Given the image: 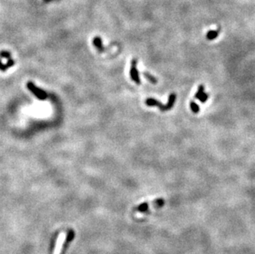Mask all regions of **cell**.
<instances>
[{
  "label": "cell",
  "instance_id": "1",
  "mask_svg": "<svg viewBox=\"0 0 255 254\" xmlns=\"http://www.w3.org/2000/svg\"><path fill=\"white\" fill-rule=\"evenodd\" d=\"M165 204V201L163 198H159V199L155 200L152 202H144L137 206V207L135 208V210L137 212H145L149 209L150 206H153V207L155 208H161L163 207V205Z\"/></svg>",
  "mask_w": 255,
  "mask_h": 254
},
{
  "label": "cell",
  "instance_id": "2",
  "mask_svg": "<svg viewBox=\"0 0 255 254\" xmlns=\"http://www.w3.org/2000/svg\"><path fill=\"white\" fill-rule=\"evenodd\" d=\"M26 87H27V89H28L30 92H32L39 100L43 101V100H45L47 98V97H48L47 92H45L44 90H42V89L37 88L32 82H28L26 83Z\"/></svg>",
  "mask_w": 255,
  "mask_h": 254
},
{
  "label": "cell",
  "instance_id": "3",
  "mask_svg": "<svg viewBox=\"0 0 255 254\" xmlns=\"http://www.w3.org/2000/svg\"><path fill=\"white\" fill-rule=\"evenodd\" d=\"M137 63H138V60H136V59L131 60L130 75L131 79H132L136 84H141V79H140V76H139V71L137 70Z\"/></svg>",
  "mask_w": 255,
  "mask_h": 254
},
{
  "label": "cell",
  "instance_id": "4",
  "mask_svg": "<svg viewBox=\"0 0 255 254\" xmlns=\"http://www.w3.org/2000/svg\"><path fill=\"white\" fill-rule=\"evenodd\" d=\"M66 237H67L66 233L65 232L60 233V234L58 236L57 240H56V246H55V248H54L53 254L61 253V251H62V248H63V244L64 243V242H65V240H66Z\"/></svg>",
  "mask_w": 255,
  "mask_h": 254
},
{
  "label": "cell",
  "instance_id": "5",
  "mask_svg": "<svg viewBox=\"0 0 255 254\" xmlns=\"http://www.w3.org/2000/svg\"><path fill=\"white\" fill-rule=\"evenodd\" d=\"M145 104L148 107H157L158 108H159V110L161 111H168L166 105H163L159 101L155 99V98H147V99L145 100Z\"/></svg>",
  "mask_w": 255,
  "mask_h": 254
},
{
  "label": "cell",
  "instance_id": "6",
  "mask_svg": "<svg viewBox=\"0 0 255 254\" xmlns=\"http://www.w3.org/2000/svg\"><path fill=\"white\" fill-rule=\"evenodd\" d=\"M176 98H177V96L175 93H171L169 96V99H168V103L166 104V107L168 111L171 110L172 107H174V103H175V101H176Z\"/></svg>",
  "mask_w": 255,
  "mask_h": 254
},
{
  "label": "cell",
  "instance_id": "7",
  "mask_svg": "<svg viewBox=\"0 0 255 254\" xmlns=\"http://www.w3.org/2000/svg\"><path fill=\"white\" fill-rule=\"evenodd\" d=\"M219 32H220V29L209 31L207 33V40H209V41L215 40V38H217V37H218Z\"/></svg>",
  "mask_w": 255,
  "mask_h": 254
},
{
  "label": "cell",
  "instance_id": "8",
  "mask_svg": "<svg viewBox=\"0 0 255 254\" xmlns=\"http://www.w3.org/2000/svg\"><path fill=\"white\" fill-rule=\"evenodd\" d=\"M143 75H144V77L146 78H147V79H148L149 81L151 83H153V84H156V83H158V80L156 79L154 77L153 75H151L150 74L147 73V72H144V73H143Z\"/></svg>",
  "mask_w": 255,
  "mask_h": 254
},
{
  "label": "cell",
  "instance_id": "9",
  "mask_svg": "<svg viewBox=\"0 0 255 254\" xmlns=\"http://www.w3.org/2000/svg\"><path fill=\"white\" fill-rule=\"evenodd\" d=\"M204 92H205V86H204V85H200L197 92H196V94H195V96H194L195 97V98H198V99H199L200 97L202 96V94H203Z\"/></svg>",
  "mask_w": 255,
  "mask_h": 254
},
{
  "label": "cell",
  "instance_id": "10",
  "mask_svg": "<svg viewBox=\"0 0 255 254\" xmlns=\"http://www.w3.org/2000/svg\"><path fill=\"white\" fill-rule=\"evenodd\" d=\"M190 107H191V110L192 111V112H194V113H198V112H199V106H198L194 101H192V102H190Z\"/></svg>",
  "mask_w": 255,
  "mask_h": 254
},
{
  "label": "cell",
  "instance_id": "11",
  "mask_svg": "<svg viewBox=\"0 0 255 254\" xmlns=\"http://www.w3.org/2000/svg\"><path fill=\"white\" fill-rule=\"evenodd\" d=\"M94 45L97 46V48L98 49L99 51H103V45H102V41L100 38H96L94 40Z\"/></svg>",
  "mask_w": 255,
  "mask_h": 254
},
{
  "label": "cell",
  "instance_id": "12",
  "mask_svg": "<svg viewBox=\"0 0 255 254\" xmlns=\"http://www.w3.org/2000/svg\"><path fill=\"white\" fill-rule=\"evenodd\" d=\"M208 97H209V94L208 93H206V92H204L203 94H202V96L201 97L199 98L200 102L202 103H205L206 102H207V100L208 99Z\"/></svg>",
  "mask_w": 255,
  "mask_h": 254
}]
</instances>
